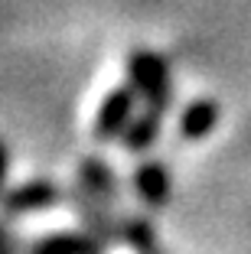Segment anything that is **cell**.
<instances>
[{
    "mask_svg": "<svg viewBox=\"0 0 251 254\" xmlns=\"http://www.w3.org/2000/svg\"><path fill=\"white\" fill-rule=\"evenodd\" d=\"M150 254H160V251H150Z\"/></svg>",
    "mask_w": 251,
    "mask_h": 254,
    "instance_id": "13",
    "label": "cell"
},
{
    "mask_svg": "<svg viewBox=\"0 0 251 254\" xmlns=\"http://www.w3.org/2000/svg\"><path fill=\"white\" fill-rule=\"evenodd\" d=\"M160 124H163V114L154 111V108H147L144 114H134V121L127 124L124 137H121L124 150H131V153H147V150L160 140Z\"/></svg>",
    "mask_w": 251,
    "mask_h": 254,
    "instance_id": "9",
    "label": "cell"
},
{
    "mask_svg": "<svg viewBox=\"0 0 251 254\" xmlns=\"http://www.w3.org/2000/svg\"><path fill=\"white\" fill-rule=\"evenodd\" d=\"M121 241L131 245L137 254L157 251V232L150 225V218H124L121 222Z\"/></svg>",
    "mask_w": 251,
    "mask_h": 254,
    "instance_id": "10",
    "label": "cell"
},
{
    "mask_svg": "<svg viewBox=\"0 0 251 254\" xmlns=\"http://www.w3.org/2000/svg\"><path fill=\"white\" fill-rule=\"evenodd\" d=\"M79 183L88 189L91 195H98L101 202H108V205L118 199V192H121L114 170H111L101 157H82L79 160Z\"/></svg>",
    "mask_w": 251,
    "mask_h": 254,
    "instance_id": "8",
    "label": "cell"
},
{
    "mask_svg": "<svg viewBox=\"0 0 251 254\" xmlns=\"http://www.w3.org/2000/svg\"><path fill=\"white\" fill-rule=\"evenodd\" d=\"M62 186L49 176H39V180H26L20 186L7 189L0 195V209L7 215H30V212H43L49 205H59L62 202Z\"/></svg>",
    "mask_w": 251,
    "mask_h": 254,
    "instance_id": "3",
    "label": "cell"
},
{
    "mask_svg": "<svg viewBox=\"0 0 251 254\" xmlns=\"http://www.w3.org/2000/svg\"><path fill=\"white\" fill-rule=\"evenodd\" d=\"M219 114L222 111H219L215 98H196V101H189L183 108V114H179V137L189 143L206 140L215 130V124H219Z\"/></svg>",
    "mask_w": 251,
    "mask_h": 254,
    "instance_id": "7",
    "label": "cell"
},
{
    "mask_svg": "<svg viewBox=\"0 0 251 254\" xmlns=\"http://www.w3.org/2000/svg\"><path fill=\"white\" fill-rule=\"evenodd\" d=\"M7 170H10V150L0 137V195H3V186H7Z\"/></svg>",
    "mask_w": 251,
    "mask_h": 254,
    "instance_id": "11",
    "label": "cell"
},
{
    "mask_svg": "<svg viewBox=\"0 0 251 254\" xmlns=\"http://www.w3.org/2000/svg\"><path fill=\"white\" fill-rule=\"evenodd\" d=\"M108 245L91 232H52L33 241L30 254H104Z\"/></svg>",
    "mask_w": 251,
    "mask_h": 254,
    "instance_id": "6",
    "label": "cell"
},
{
    "mask_svg": "<svg viewBox=\"0 0 251 254\" xmlns=\"http://www.w3.org/2000/svg\"><path fill=\"white\" fill-rule=\"evenodd\" d=\"M72 202H75V209H79L82 222L88 225V232L95 235V238H101L104 245H114V241H121V222H114L108 212V202H101L98 195H91L88 189L82 186H72Z\"/></svg>",
    "mask_w": 251,
    "mask_h": 254,
    "instance_id": "4",
    "label": "cell"
},
{
    "mask_svg": "<svg viewBox=\"0 0 251 254\" xmlns=\"http://www.w3.org/2000/svg\"><path fill=\"white\" fill-rule=\"evenodd\" d=\"M0 254H13V245H10V235L3 225H0Z\"/></svg>",
    "mask_w": 251,
    "mask_h": 254,
    "instance_id": "12",
    "label": "cell"
},
{
    "mask_svg": "<svg viewBox=\"0 0 251 254\" xmlns=\"http://www.w3.org/2000/svg\"><path fill=\"white\" fill-rule=\"evenodd\" d=\"M134 192L141 195V202L150 205V209L167 205V202H170V192H173V180H170L167 163H160V160H154V157L141 160L137 170H134Z\"/></svg>",
    "mask_w": 251,
    "mask_h": 254,
    "instance_id": "5",
    "label": "cell"
},
{
    "mask_svg": "<svg viewBox=\"0 0 251 254\" xmlns=\"http://www.w3.org/2000/svg\"><path fill=\"white\" fill-rule=\"evenodd\" d=\"M127 75H131L134 91L144 98V105L154 111L167 114L173 105V82H170V65L160 53L154 49H134L127 56Z\"/></svg>",
    "mask_w": 251,
    "mask_h": 254,
    "instance_id": "1",
    "label": "cell"
},
{
    "mask_svg": "<svg viewBox=\"0 0 251 254\" xmlns=\"http://www.w3.org/2000/svg\"><path fill=\"white\" fill-rule=\"evenodd\" d=\"M137 91L134 85H118L111 88L108 95L101 98V105L95 111V121H91V137L98 143H114L124 137L127 124L134 121V108H137Z\"/></svg>",
    "mask_w": 251,
    "mask_h": 254,
    "instance_id": "2",
    "label": "cell"
}]
</instances>
